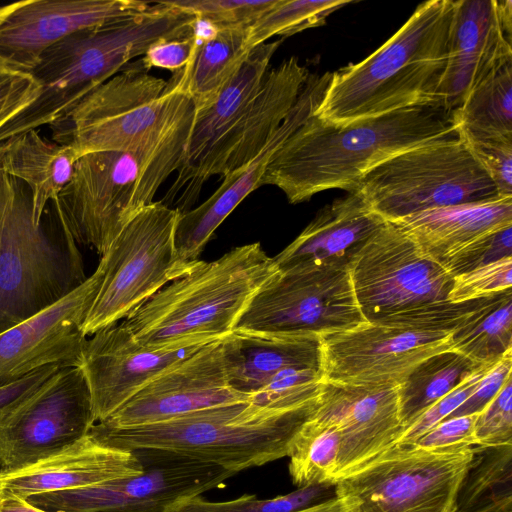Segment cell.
<instances>
[{
  "label": "cell",
  "mask_w": 512,
  "mask_h": 512,
  "mask_svg": "<svg viewBox=\"0 0 512 512\" xmlns=\"http://www.w3.org/2000/svg\"><path fill=\"white\" fill-rule=\"evenodd\" d=\"M451 114L421 105L335 125L309 116L277 150L262 185L278 187L291 204L319 192H355L371 169L403 151L456 134Z\"/></svg>",
  "instance_id": "obj_1"
},
{
  "label": "cell",
  "mask_w": 512,
  "mask_h": 512,
  "mask_svg": "<svg viewBox=\"0 0 512 512\" xmlns=\"http://www.w3.org/2000/svg\"><path fill=\"white\" fill-rule=\"evenodd\" d=\"M195 112L187 96L137 145L81 155L54 201L56 216L77 245L103 255L122 229L178 169Z\"/></svg>",
  "instance_id": "obj_2"
},
{
  "label": "cell",
  "mask_w": 512,
  "mask_h": 512,
  "mask_svg": "<svg viewBox=\"0 0 512 512\" xmlns=\"http://www.w3.org/2000/svg\"><path fill=\"white\" fill-rule=\"evenodd\" d=\"M453 13L454 0L421 3L376 51L332 73L314 114L348 125L409 107L437 106Z\"/></svg>",
  "instance_id": "obj_3"
},
{
  "label": "cell",
  "mask_w": 512,
  "mask_h": 512,
  "mask_svg": "<svg viewBox=\"0 0 512 512\" xmlns=\"http://www.w3.org/2000/svg\"><path fill=\"white\" fill-rule=\"evenodd\" d=\"M195 21L194 15L159 1L144 11L64 37L30 72L39 84V95L0 128V142L56 122L156 41L193 35Z\"/></svg>",
  "instance_id": "obj_4"
},
{
  "label": "cell",
  "mask_w": 512,
  "mask_h": 512,
  "mask_svg": "<svg viewBox=\"0 0 512 512\" xmlns=\"http://www.w3.org/2000/svg\"><path fill=\"white\" fill-rule=\"evenodd\" d=\"M316 403L317 399L290 410L250 401L228 403L144 426L110 428L95 423L89 433L115 448L162 452L236 474L287 457L292 438Z\"/></svg>",
  "instance_id": "obj_5"
},
{
  "label": "cell",
  "mask_w": 512,
  "mask_h": 512,
  "mask_svg": "<svg viewBox=\"0 0 512 512\" xmlns=\"http://www.w3.org/2000/svg\"><path fill=\"white\" fill-rule=\"evenodd\" d=\"M277 268L256 242L219 259L199 260L121 323L142 346L213 342L233 332L249 300Z\"/></svg>",
  "instance_id": "obj_6"
},
{
  "label": "cell",
  "mask_w": 512,
  "mask_h": 512,
  "mask_svg": "<svg viewBox=\"0 0 512 512\" xmlns=\"http://www.w3.org/2000/svg\"><path fill=\"white\" fill-rule=\"evenodd\" d=\"M0 333L56 303L86 280L77 243L33 218L32 195L0 170Z\"/></svg>",
  "instance_id": "obj_7"
},
{
  "label": "cell",
  "mask_w": 512,
  "mask_h": 512,
  "mask_svg": "<svg viewBox=\"0 0 512 512\" xmlns=\"http://www.w3.org/2000/svg\"><path fill=\"white\" fill-rule=\"evenodd\" d=\"M355 192L386 221L500 197L457 133L390 157L367 172Z\"/></svg>",
  "instance_id": "obj_8"
},
{
  "label": "cell",
  "mask_w": 512,
  "mask_h": 512,
  "mask_svg": "<svg viewBox=\"0 0 512 512\" xmlns=\"http://www.w3.org/2000/svg\"><path fill=\"white\" fill-rule=\"evenodd\" d=\"M188 95L171 80L149 74L140 61L95 88L50 126L54 142L79 155L137 145Z\"/></svg>",
  "instance_id": "obj_9"
},
{
  "label": "cell",
  "mask_w": 512,
  "mask_h": 512,
  "mask_svg": "<svg viewBox=\"0 0 512 512\" xmlns=\"http://www.w3.org/2000/svg\"><path fill=\"white\" fill-rule=\"evenodd\" d=\"M180 212L162 201L144 207L101 256L103 279L83 323L85 336L117 324L167 283L187 272L174 234Z\"/></svg>",
  "instance_id": "obj_10"
},
{
  "label": "cell",
  "mask_w": 512,
  "mask_h": 512,
  "mask_svg": "<svg viewBox=\"0 0 512 512\" xmlns=\"http://www.w3.org/2000/svg\"><path fill=\"white\" fill-rule=\"evenodd\" d=\"M474 457V448L434 452L394 445L334 484L345 512H445Z\"/></svg>",
  "instance_id": "obj_11"
},
{
  "label": "cell",
  "mask_w": 512,
  "mask_h": 512,
  "mask_svg": "<svg viewBox=\"0 0 512 512\" xmlns=\"http://www.w3.org/2000/svg\"><path fill=\"white\" fill-rule=\"evenodd\" d=\"M366 322L349 269L277 270L249 300L233 331L322 336Z\"/></svg>",
  "instance_id": "obj_12"
},
{
  "label": "cell",
  "mask_w": 512,
  "mask_h": 512,
  "mask_svg": "<svg viewBox=\"0 0 512 512\" xmlns=\"http://www.w3.org/2000/svg\"><path fill=\"white\" fill-rule=\"evenodd\" d=\"M95 423L83 370L59 368L0 409V471L23 469L60 453Z\"/></svg>",
  "instance_id": "obj_13"
},
{
  "label": "cell",
  "mask_w": 512,
  "mask_h": 512,
  "mask_svg": "<svg viewBox=\"0 0 512 512\" xmlns=\"http://www.w3.org/2000/svg\"><path fill=\"white\" fill-rule=\"evenodd\" d=\"M349 274L366 322L448 301L453 283V276L389 221L358 253Z\"/></svg>",
  "instance_id": "obj_14"
},
{
  "label": "cell",
  "mask_w": 512,
  "mask_h": 512,
  "mask_svg": "<svg viewBox=\"0 0 512 512\" xmlns=\"http://www.w3.org/2000/svg\"><path fill=\"white\" fill-rule=\"evenodd\" d=\"M143 472L101 484L46 492L26 500L46 512H165L176 502L224 486L234 474L215 465L140 450Z\"/></svg>",
  "instance_id": "obj_15"
},
{
  "label": "cell",
  "mask_w": 512,
  "mask_h": 512,
  "mask_svg": "<svg viewBox=\"0 0 512 512\" xmlns=\"http://www.w3.org/2000/svg\"><path fill=\"white\" fill-rule=\"evenodd\" d=\"M320 339L322 381L398 387L424 359L451 349L450 333L363 322Z\"/></svg>",
  "instance_id": "obj_16"
},
{
  "label": "cell",
  "mask_w": 512,
  "mask_h": 512,
  "mask_svg": "<svg viewBox=\"0 0 512 512\" xmlns=\"http://www.w3.org/2000/svg\"><path fill=\"white\" fill-rule=\"evenodd\" d=\"M282 39L252 48L246 58L194 118L176 177L161 200L183 214L193 209L206 183V171L219 141L235 125L257 95Z\"/></svg>",
  "instance_id": "obj_17"
},
{
  "label": "cell",
  "mask_w": 512,
  "mask_h": 512,
  "mask_svg": "<svg viewBox=\"0 0 512 512\" xmlns=\"http://www.w3.org/2000/svg\"><path fill=\"white\" fill-rule=\"evenodd\" d=\"M103 265L62 299L0 333V387L46 366H79L83 323L98 294Z\"/></svg>",
  "instance_id": "obj_18"
},
{
  "label": "cell",
  "mask_w": 512,
  "mask_h": 512,
  "mask_svg": "<svg viewBox=\"0 0 512 512\" xmlns=\"http://www.w3.org/2000/svg\"><path fill=\"white\" fill-rule=\"evenodd\" d=\"M222 339L206 344L162 372L98 423L110 428L144 426L214 406L249 401L248 396L229 386Z\"/></svg>",
  "instance_id": "obj_19"
},
{
  "label": "cell",
  "mask_w": 512,
  "mask_h": 512,
  "mask_svg": "<svg viewBox=\"0 0 512 512\" xmlns=\"http://www.w3.org/2000/svg\"><path fill=\"white\" fill-rule=\"evenodd\" d=\"M137 0H29L0 6V62L30 73L64 37L144 11Z\"/></svg>",
  "instance_id": "obj_20"
},
{
  "label": "cell",
  "mask_w": 512,
  "mask_h": 512,
  "mask_svg": "<svg viewBox=\"0 0 512 512\" xmlns=\"http://www.w3.org/2000/svg\"><path fill=\"white\" fill-rule=\"evenodd\" d=\"M512 63V2L454 0L449 53L436 105L448 113L493 72Z\"/></svg>",
  "instance_id": "obj_21"
},
{
  "label": "cell",
  "mask_w": 512,
  "mask_h": 512,
  "mask_svg": "<svg viewBox=\"0 0 512 512\" xmlns=\"http://www.w3.org/2000/svg\"><path fill=\"white\" fill-rule=\"evenodd\" d=\"M209 343L144 347L122 324L93 334L85 344L79 367L89 386L95 422L107 419L147 383Z\"/></svg>",
  "instance_id": "obj_22"
},
{
  "label": "cell",
  "mask_w": 512,
  "mask_h": 512,
  "mask_svg": "<svg viewBox=\"0 0 512 512\" xmlns=\"http://www.w3.org/2000/svg\"><path fill=\"white\" fill-rule=\"evenodd\" d=\"M331 75V72L321 75L310 73L295 105L259 153L238 170L225 175L222 184L205 202L179 215L174 244L186 272L198 263L199 255L215 230L251 192L260 187L274 154L315 112Z\"/></svg>",
  "instance_id": "obj_23"
},
{
  "label": "cell",
  "mask_w": 512,
  "mask_h": 512,
  "mask_svg": "<svg viewBox=\"0 0 512 512\" xmlns=\"http://www.w3.org/2000/svg\"><path fill=\"white\" fill-rule=\"evenodd\" d=\"M311 418L341 433L337 481L394 446L403 433L397 387L323 381Z\"/></svg>",
  "instance_id": "obj_24"
},
{
  "label": "cell",
  "mask_w": 512,
  "mask_h": 512,
  "mask_svg": "<svg viewBox=\"0 0 512 512\" xmlns=\"http://www.w3.org/2000/svg\"><path fill=\"white\" fill-rule=\"evenodd\" d=\"M386 222L357 192L320 209L304 230L272 257L279 271L349 269L365 244Z\"/></svg>",
  "instance_id": "obj_25"
},
{
  "label": "cell",
  "mask_w": 512,
  "mask_h": 512,
  "mask_svg": "<svg viewBox=\"0 0 512 512\" xmlns=\"http://www.w3.org/2000/svg\"><path fill=\"white\" fill-rule=\"evenodd\" d=\"M309 75L296 56L268 70L253 101L217 144L206 180L238 170L259 153L295 105Z\"/></svg>",
  "instance_id": "obj_26"
},
{
  "label": "cell",
  "mask_w": 512,
  "mask_h": 512,
  "mask_svg": "<svg viewBox=\"0 0 512 512\" xmlns=\"http://www.w3.org/2000/svg\"><path fill=\"white\" fill-rule=\"evenodd\" d=\"M143 466L133 451L115 448L88 432L47 459L14 471H0V490L21 498L77 489L139 475Z\"/></svg>",
  "instance_id": "obj_27"
},
{
  "label": "cell",
  "mask_w": 512,
  "mask_h": 512,
  "mask_svg": "<svg viewBox=\"0 0 512 512\" xmlns=\"http://www.w3.org/2000/svg\"><path fill=\"white\" fill-rule=\"evenodd\" d=\"M389 222L442 266L465 247L512 226V197L428 209Z\"/></svg>",
  "instance_id": "obj_28"
},
{
  "label": "cell",
  "mask_w": 512,
  "mask_h": 512,
  "mask_svg": "<svg viewBox=\"0 0 512 512\" xmlns=\"http://www.w3.org/2000/svg\"><path fill=\"white\" fill-rule=\"evenodd\" d=\"M230 388L249 398L289 368H319L318 336H260L233 331L222 339Z\"/></svg>",
  "instance_id": "obj_29"
},
{
  "label": "cell",
  "mask_w": 512,
  "mask_h": 512,
  "mask_svg": "<svg viewBox=\"0 0 512 512\" xmlns=\"http://www.w3.org/2000/svg\"><path fill=\"white\" fill-rule=\"evenodd\" d=\"M78 158L74 149L47 140L37 130L0 142V170L29 187L36 224L70 181Z\"/></svg>",
  "instance_id": "obj_30"
},
{
  "label": "cell",
  "mask_w": 512,
  "mask_h": 512,
  "mask_svg": "<svg viewBox=\"0 0 512 512\" xmlns=\"http://www.w3.org/2000/svg\"><path fill=\"white\" fill-rule=\"evenodd\" d=\"M250 26L220 28L201 41L191 62L170 79L194 102L206 104L238 70L249 49Z\"/></svg>",
  "instance_id": "obj_31"
},
{
  "label": "cell",
  "mask_w": 512,
  "mask_h": 512,
  "mask_svg": "<svg viewBox=\"0 0 512 512\" xmlns=\"http://www.w3.org/2000/svg\"><path fill=\"white\" fill-rule=\"evenodd\" d=\"M494 365L479 364L453 349L422 360L397 387L403 432L439 399Z\"/></svg>",
  "instance_id": "obj_32"
},
{
  "label": "cell",
  "mask_w": 512,
  "mask_h": 512,
  "mask_svg": "<svg viewBox=\"0 0 512 512\" xmlns=\"http://www.w3.org/2000/svg\"><path fill=\"white\" fill-rule=\"evenodd\" d=\"M451 118L463 139L512 138V63L479 83Z\"/></svg>",
  "instance_id": "obj_33"
},
{
  "label": "cell",
  "mask_w": 512,
  "mask_h": 512,
  "mask_svg": "<svg viewBox=\"0 0 512 512\" xmlns=\"http://www.w3.org/2000/svg\"><path fill=\"white\" fill-rule=\"evenodd\" d=\"M455 506L457 512H512V445L474 448Z\"/></svg>",
  "instance_id": "obj_34"
},
{
  "label": "cell",
  "mask_w": 512,
  "mask_h": 512,
  "mask_svg": "<svg viewBox=\"0 0 512 512\" xmlns=\"http://www.w3.org/2000/svg\"><path fill=\"white\" fill-rule=\"evenodd\" d=\"M451 349L484 365L512 352V291L493 294L461 327L450 334Z\"/></svg>",
  "instance_id": "obj_35"
},
{
  "label": "cell",
  "mask_w": 512,
  "mask_h": 512,
  "mask_svg": "<svg viewBox=\"0 0 512 512\" xmlns=\"http://www.w3.org/2000/svg\"><path fill=\"white\" fill-rule=\"evenodd\" d=\"M341 448L340 431L310 416L292 438L288 450L293 484L298 488L321 484L334 486L339 474Z\"/></svg>",
  "instance_id": "obj_36"
},
{
  "label": "cell",
  "mask_w": 512,
  "mask_h": 512,
  "mask_svg": "<svg viewBox=\"0 0 512 512\" xmlns=\"http://www.w3.org/2000/svg\"><path fill=\"white\" fill-rule=\"evenodd\" d=\"M352 3L351 0H277L249 27V50L273 36H291L309 28L324 25L333 12Z\"/></svg>",
  "instance_id": "obj_37"
},
{
  "label": "cell",
  "mask_w": 512,
  "mask_h": 512,
  "mask_svg": "<svg viewBox=\"0 0 512 512\" xmlns=\"http://www.w3.org/2000/svg\"><path fill=\"white\" fill-rule=\"evenodd\" d=\"M332 486L321 484L301 487L271 499L242 495L229 501L212 502L198 495L176 502L165 512H296L329 499Z\"/></svg>",
  "instance_id": "obj_38"
},
{
  "label": "cell",
  "mask_w": 512,
  "mask_h": 512,
  "mask_svg": "<svg viewBox=\"0 0 512 512\" xmlns=\"http://www.w3.org/2000/svg\"><path fill=\"white\" fill-rule=\"evenodd\" d=\"M488 297L457 303L444 301L388 316L372 323L405 330L451 334L464 325L484 305Z\"/></svg>",
  "instance_id": "obj_39"
},
{
  "label": "cell",
  "mask_w": 512,
  "mask_h": 512,
  "mask_svg": "<svg viewBox=\"0 0 512 512\" xmlns=\"http://www.w3.org/2000/svg\"><path fill=\"white\" fill-rule=\"evenodd\" d=\"M165 2L220 29L250 26L274 6L277 0H171Z\"/></svg>",
  "instance_id": "obj_40"
},
{
  "label": "cell",
  "mask_w": 512,
  "mask_h": 512,
  "mask_svg": "<svg viewBox=\"0 0 512 512\" xmlns=\"http://www.w3.org/2000/svg\"><path fill=\"white\" fill-rule=\"evenodd\" d=\"M512 285V257L503 258L453 277L449 302H464L490 296Z\"/></svg>",
  "instance_id": "obj_41"
},
{
  "label": "cell",
  "mask_w": 512,
  "mask_h": 512,
  "mask_svg": "<svg viewBox=\"0 0 512 512\" xmlns=\"http://www.w3.org/2000/svg\"><path fill=\"white\" fill-rule=\"evenodd\" d=\"M475 438L477 449L512 445V378L477 414Z\"/></svg>",
  "instance_id": "obj_42"
},
{
  "label": "cell",
  "mask_w": 512,
  "mask_h": 512,
  "mask_svg": "<svg viewBox=\"0 0 512 512\" xmlns=\"http://www.w3.org/2000/svg\"><path fill=\"white\" fill-rule=\"evenodd\" d=\"M461 139L491 178L498 195L512 197V138Z\"/></svg>",
  "instance_id": "obj_43"
},
{
  "label": "cell",
  "mask_w": 512,
  "mask_h": 512,
  "mask_svg": "<svg viewBox=\"0 0 512 512\" xmlns=\"http://www.w3.org/2000/svg\"><path fill=\"white\" fill-rule=\"evenodd\" d=\"M512 257V226L494 232L465 247L449 258L442 267L453 277Z\"/></svg>",
  "instance_id": "obj_44"
},
{
  "label": "cell",
  "mask_w": 512,
  "mask_h": 512,
  "mask_svg": "<svg viewBox=\"0 0 512 512\" xmlns=\"http://www.w3.org/2000/svg\"><path fill=\"white\" fill-rule=\"evenodd\" d=\"M477 414L445 419L410 444L434 452H460L476 446Z\"/></svg>",
  "instance_id": "obj_45"
},
{
  "label": "cell",
  "mask_w": 512,
  "mask_h": 512,
  "mask_svg": "<svg viewBox=\"0 0 512 512\" xmlns=\"http://www.w3.org/2000/svg\"><path fill=\"white\" fill-rule=\"evenodd\" d=\"M40 88L30 73L0 62V128L29 106Z\"/></svg>",
  "instance_id": "obj_46"
},
{
  "label": "cell",
  "mask_w": 512,
  "mask_h": 512,
  "mask_svg": "<svg viewBox=\"0 0 512 512\" xmlns=\"http://www.w3.org/2000/svg\"><path fill=\"white\" fill-rule=\"evenodd\" d=\"M492 368V367H491ZM490 369V368H489ZM481 371L447 395L431 405L411 426H409L399 437L394 445L410 444L433 428L435 425L445 420L454 410H456L475 390L481 377L489 370Z\"/></svg>",
  "instance_id": "obj_47"
},
{
  "label": "cell",
  "mask_w": 512,
  "mask_h": 512,
  "mask_svg": "<svg viewBox=\"0 0 512 512\" xmlns=\"http://www.w3.org/2000/svg\"><path fill=\"white\" fill-rule=\"evenodd\" d=\"M200 42L195 34L186 38L160 39L147 49L139 61L146 71L156 67L177 73L191 62Z\"/></svg>",
  "instance_id": "obj_48"
},
{
  "label": "cell",
  "mask_w": 512,
  "mask_h": 512,
  "mask_svg": "<svg viewBox=\"0 0 512 512\" xmlns=\"http://www.w3.org/2000/svg\"><path fill=\"white\" fill-rule=\"evenodd\" d=\"M512 352L507 353L480 379L473 393L446 419L480 413L511 377Z\"/></svg>",
  "instance_id": "obj_49"
},
{
  "label": "cell",
  "mask_w": 512,
  "mask_h": 512,
  "mask_svg": "<svg viewBox=\"0 0 512 512\" xmlns=\"http://www.w3.org/2000/svg\"><path fill=\"white\" fill-rule=\"evenodd\" d=\"M60 366L52 365L46 366L39 370H36L27 376L4 386L0 387V409L13 400L19 398L23 394L31 391L50 375L57 371Z\"/></svg>",
  "instance_id": "obj_50"
},
{
  "label": "cell",
  "mask_w": 512,
  "mask_h": 512,
  "mask_svg": "<svg viewBox=\"0 0 512 512\" xmlns=\"http://www.w3.org/2000/svg\"><path fill=\"white\" fill-rule=\"evenodd\" d=\"M0 512H46L8 491L0 490Z\"/></svg>",
  "instance_id": "obj_51"
},
{
  "label": "cell",
  "mask_w": 512,
  "mask_h": 512,
  "mask_svg": "<svg viewBox=\"0 0 512 512\" xmlns=\"http://www.w3.org/2000/svg\"><path fill=\"white\" fill-rule=\"evenodd\" d=\"M296 512H345L341 501L336 497H331L325 501L312 505L308 508Z\"/></svg>",
  "instance_id": "obj_52"
},
{
  "label": "cell",
  "mask_w": 512,
  "mask_h": 512,
  "mask_svg": "<svg viewBox=\"0 0 512 512\" xmlns=\"http://www.w3.org/2000/svg\"><path fill=\"white\" fill-rule=\"evenodd\" d=\"M445 512H457L455 502Z\"/></svg>",
  "instance_id": "obj_53"
},
{
  "label": "cell",
  "mask_w": 512,
  "mask_h": 512,
  "mask_svg": "<svg viewBox=\"0 0 512 512\" xmlns=\"http://www.w3.org/2000/svg\"><path fill=\"white\" fill-rule=\"evenodd\" d=\"M0 221H1V189H0Z\"/></svg>",
  "instance_id": "obj_54"
}]
</instances>
